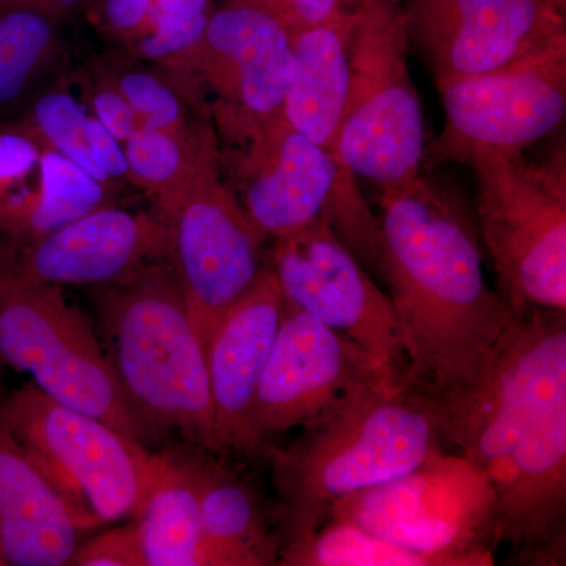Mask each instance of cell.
<instances>
[{"instance_id":"6da1fadb","label":"cell","mask_w":566,"mask_h":566,"mask_svg":"<svg viewBox=\"0 0 566 566\" xmlns=\"http://www.w3.org/2000/svg\"><path fill=\"white\" fill-rule=\"evenodd\" d=\"M381 271L403 345V385L441 423L483 381L516 314L488 286L474 227L453 197L419 178L379 189Z\"/></svg>"},{"instance_id":"7a4b0ae2","label":"cell","mask_w":566,"mask_h":566,"mask_svg":"<svg viewBox=\"0 0 566 566\" xmlns=\"http://www.w3.org/2000/svg\"><path fill=\"white\" fill-rule=\"evenodd\" d=\"M444 444L441 416L422 395L382 381L354 387L289 449L268 452L282 546L314 534L335 502L409 474Z\"/></svg>"},{"instance_id":"3957f363","label":"cell","mask_w":566,"mask_h":566,"mask_svg":"<svg viewBox=\"0 0 566 566\" xmlns=\"http://www.w3.org/2000/svg\"><path fill=\"white\" fill-rule=\"evenodd\" d=\"M112 365L142 427L180 431L216 452L202 338L172 266L150 263L96 294Z\"/></svg>"},{"instance_id":"277c9868","label":"cell","mask_w":566,"mask_h":566,"mask_svg":"<svg viewBox=\"0 0 566 566\" xmlns=\"http://www.w3.org/2000/svg\"><path fill=\"white\" fill-rule=\"evenodd\" d=\"M234 182L255 229L286 237L326 219L357 259L381 266L378 216L365 202L356 177L335 156L294 129L283 115L219 126Z\"/></svg>"},{"instance_id":"5b68a950","label":"cell","mask_w":566,"mask_h":566,"mask_svg":"<svg viewBox=\"0 0 566 566\" xmlns=\"http://www.w3.org/2000/svg\"><path fill=\"white\" fill-rule=\"evenodd\" d=\"M476 216L499 294L515 314L566 312V156L476 153Z\"/></svg>"},{"instance_id":"8992f818","label":"cell","mask_w":566,"mask_h":566,"mask_svg":"<svg viewBox=\"0 0 566 566\" xmlns=\"http://www.w3.org/2000/svg\"><path fill=\"white\" fill-rule=\"evenodd\" d=\"M408 57L401 7L394 0H360L354 9L338 159L379 189L423 174L427 133Z\"/></svg>"},{"instance_id":"52a82bcc","label":"cell","mask_w":566,"mask_h":566,"mask_svg":"<svg viewBox=\"0 0 566 566\" xmlns=\"http://www.w3.org/2000/svg\"><path fill=\"white\" fill-rule=\"evenodd\" d=\"M0 433L28 453L91 528L136 516L164 461L35 385L22 386L0 405Z\"/></svg>"},{"instance_id":"ba28073f","label":"cell","mask_w":566,"mask_h":566,"mask_svg":"<svg viewBox=\"0 0 566 566\" xmlns=\"http://www.w3.org/2000/svg\"><path fill=\"white\" fill-rule=\"evenodd\" d=\"M0 357L48 397L142 442V427L87 316L61 286L24 277L0 252Z\"/></svg>"},{"instance_id":"9c48e42d","label":"cell","mask_w":566,"mask_h":566,"mask_svg":"<svg viewBox=\"0 0 566 566\" xmlns=\"http://www.w3.org/2000/svg\"><path fill=\"white\" fill-rule=\"evenodd\" d=\"M329 517L442 566L494 565L497 497L485 472L460 453L439 449L409 474L335 502Z\"/></svg>"},{"instance_id":"30bf717a","label":"cell","mask_w":566,"mask_h":566,"mask_svg":"<svg viewBox=\"0 0 566 566\" xmlns=\"http://www.w3.org/2000/svg\"><path fill=\"white\" fill-rule=\"evenodd\" d=\"M444 128L424 164L476 153H523L556 132L566 114V39L502 69L436 82Z\"/></svg>"},{"instance_id":"8fae6325","label":"cell","mask_w":566,"mask_h":566,"mask_svg":"<svg viewBox=\"0 0 566 566\" xmlns=\"http://www.w3.org/2000/svg\"><path fill=\"white\" fill-rule=\"evenodd\" d=\"M221 158L205 164L169 203L163 222L169 260L203 346L212 327L264 270L263 237L219 174Z\"/></svg>"},{"instance_id":"7c38bea8","label":"cell","mask_w":566,"mask_h":566,"mask_svg":"<svg viewBox=\"0 0 566 566\" xmlns=\"http://www.w3.org/2000/svg\"><path fill=\"white\" fill-rule=\"evenodd\" d=\"M271 268L286 304L359 346L386 382L405 386L406 360L392 301L326 219L277 238Z\"/></svg>"},{"instance_id":"4fadbf2b","label":"cell","mask_w":566,"mask_h":566,"mask_svg":"<svg viewBox=\"0 0 566 566\" xmlns=\"http://www.w3.org/2000/svg\"><path fill=\"white\" fill-rule=\"evenodd\" d=\"M401 11L434 82L502 69L566 39L565 0H406Z\"/></svg>"},{"instance_id":"5bb4252c","label":"cell","mask_w":566,"mask_h":566,"mask_svg":"<svg viewBox=\"0 0 566 566\" xmlns=\"http://www.w3.org/2000/svg\"><path fill=\"white\" fill-rule=\"evenodd\" d=\"M370 381L386 382L359 346L285 303L253 401L248 453L259 452L274 436L303 428L354 387Z\"/></svg>"},{"instance_id":"9a60e30c","label":"cell","mask_w":566,"mask_h":566,"mask_svg":"<svg viewBox=\"0 0 566 566\" xmlns=\"http://www.w3.org/2000/svg\"><path fill=\"white\" fill-rule=\"evenodd\" d=\"M182 69L214 96L218 125L282 115L294 70L292 29L273 10L230 0L211 14Z\"/></svg>"},{"instance_id":"2e32d148","label":"cell","mask_w":566,"mask_h":566,"mask_svg":"<svg viewBox=\"0 0 566 566\" xmlns=\"http://www.w3.org/2000/svg\"><path fill=\"white\" fill-rule=\"evenodd\" d=\"M495 497V545L509 543L523 564L565 560L566 378L528 416Z\"/></svg>"},{"instance_id":"e0dca14e","label":"cell","mask_w":566,"mask_h":566,"mask_svg":"<svg viewBox=\"0 0 566 566\" xmlns=\"http://www.w3.org/2000/svg\"><path fill=\"white\" fill-rule=\"evenodd\" d=\"M285 314V297L273 268L218 319L205 342L216 452L248 453L249 422L256 389Z\"/></svg>"},{"instance_id":"ac0fdd59","label":"cell","mask_w":566,"mask_h":566,"mask_svg":"<svg viewBox=\"0 0 566 566\" xmlns=\"http://www.w3.org/2000/svg\"><path fill=\"white\" fill-rule=\"evenodd\" d=\"M169 249L163 219L98 208L7 255L33 282L103 286L153 260L169 259Z\"/></svg>"},{"instance_id":"d6986e66","label":"cell","mask_w":566,"mask_h":566,"mask_svg":"<svg viewBox=\"0 0 566 566\" xmlns=\"http://www.w3.org/2000/svg\"><path fill=\"white\" fill-rule=\"evenodd\" d=\"M88 528L28 453L0 433V565H69Z\"/></svg>"},{"instance_id":"ffe728a7","label":"cell","mask_w":566,"mask_h":566,"mask_svg":"<svg viewBox=\"0 0 566 566\" xmlns=\"http://www.w3.org/2000/svg\"><path fill=\"white\" fill-rule=\"evenodd\" d=\"M354 9L293 31L294 70L282 109L294 129L337 159L348 98Z\"/></svg>"},{"instance_id":"44dd1931","label":"cell","mask_w":566,"mask_h":566,"mask_svg":"<svg viewBox=\"0 0 566 566\" xmlns=\"http://www.w3.org/2000/svg\"><path fill=\"white\" fill-rule=\"evenodd\" d=\"M192 472L212 564L277 565L281 536L270 531L251 488L219 465L192 461Z\"/></svg>"},{"instance_id":"7402d4cb","label":"cell","mask_w":566,"mask_h":566,"mask_svg":"<svg viewBox=\"0 0 566 566\" xmlns=\"http://www.w3.org/2000/svg\"><path fill=\"white\" fill-rule=\"evenodd\" d=\"M145 566H214L193 482L192 461L164 457L161 471L133 517Z\"/></svg>"},{"instance_id":"603a6c76","label":"cell","mask_w":566,"mask_h":566,"mask_svg":"<svg viewBox=\"0 0 566 566\" xmlns=\"http://www.w3.org/2000/svg\"><path fill=\"white\" fill-rule=\"evenodd\" d=\"M128 169L145 189L155 193L159 208L174 200L205 164L218 158V140L210 129L170 134L136 129L126 139Z\"/></svg>"},{"instance_id":"cb8c5ba5","label":"cell","mask_w":566,"mask_h":566,"mask_svg":"<svg viewBox=\"0 0 566 566\" xmlns=\"http://www.w3.org/2000/svg\"><path fill=\"white\" fill-rule=\"evenodd\" d=\"M277 565L442 566L438 558L386 542L344 517H329L314 534L283 545Z\"/></svg>"},{"instance_id":"d4e9b609","label":"cell","mask_w":566,"mask_h":566,"mask_svg":"<svg viewBox=\"0 0 566 566\" xmlns=\"http://www.w3.org/2000/svg\"><path fill=\"white\" fill-rule=\"evenodd\" d=\"M59 20L0 0V104L20 98L54 61Z\"/></svg>"},{"instance_id":"484cf974","label":"cell","mask_w":566,"mask_h":566,"mask_svg":"<svg viewBox=\"0 0 566 566\" xmlns=\"http://www.w3.org/2000/svg\"><path fill=\"white\" fill-rule=\"evenodd\" d=\"M40 163V197L28 216L35 238L98 210L104 199L102 182L59 151L44 153Z\"/></svg>"},{"instance_id":"4316f807","label":"cell","mask_w":566,"mask_h":566,"mask_svg":"<svg viewBox=\"0 0 566 566\" xmlns=\"http://www.w3.org/2000/svg\"><path fill=\"white\" fill-rule=\"evenodd\" d=\"M36 126L61 155L80 166L96 181H107V175L96 161L85 139V114L70 93L54 92L41 96L33 111Z\"/></svg>"},{"instance_id":"83f0119b","label":"cell","mask_w":566,"mask_h":566,"mask_svg":"<svg viewBox=\"0 0 566 566\" xmlns=\"http://www.w3.org/2000/svg\"><path fill=\"white\" fill-rule=\"evenodd\" d=\"M118 92L136 117L137 129H159L170 134L189 132L180 98L163 81L144 71H128L118 77Z\"/></svg>"},{"instance_id":"f1b7e54d","label":"cell","mask_w":566,"mask_h":566,"mask_svg":"<svg viewBox=\"0 0 566 566\" xmlns=\"http://www.w3.org/2000/svg\"><path fill=\"white\" fill-rule=\"evenodd\" d=\"M155 31L140 41L139 51L144 57L155 61L180 59L191 54L207 31L211 14L208 11L191 13L151 14Z\"/></svg>"},{"instance_id":"f546056e","label":"cell","mask_w":566,"mask_h":566,"mask_svg":"<svg viewBox=\"0 0 566 566\" xmlns=\"http://www.w3.org/2000/svg\"><path fill=\"white\" fill-rule=\"evenodd\" d=\"M69 565L145 566L134 523L112 528L80 545Z\"/></svg>"},{"instance_id":"4dcf8cb0","label":"cell","mask_w":566,"mask_h":566,"mask_svg":"<svg viewBox=\"0 0 566 566\" xmlns=\"http://www.w3.org/2000/svg\"><path fill=\"white\" fill-rule=\"evenodd\" d=\"M96 118L117 140H126L137 129L136 117L128 102L115 87H106L93 98Z\"/></svg>"},{"instance_id":"1f68e13d","label":"cell","mask_w":566,"mask_h":566,"mask_svg":"<svg viewBox=\"0 0 566 566\" xmlns=\"http://www.w3.org/2000/svg\"><path fill=\"white\" fill-rule=\"evenodd\" d=\"M359 2L360 0H283V18L293 32L322 24L340 11L353 10Z\"/></svg>"},{"instance_id":"d6a6232c","label":"cell","mask_w":566,"mask_h":566,"mask_svg":"<svg viewBox=\"0 0 566 566\" xmlns=\"http://www.w3.org/2000/svg\"><path fill=\"white\" fill-rule=\"evenodd\" d=\"M85 139L107 177L118 178L128 172L125 153L118 147L117 139L104 128L98 118L87 117L85 120Z\"/></svg>"},{"instance_id":"836d02e7","label":"cell","mask_w":566,"mask_h":566,"mask_svg":"<svg viewBox=\"0 0 566 566\" xmlns=\"http://www.w3.org/2000/svg\"><path fill=\"white\" fill-rule=\"evenodd\" d=\"M39 161L35 145L18 134H0V186L20 180Z\"/></svg>"},{"instance_id":"e575fe53","label":"cell","mask_w":566,"mask_h":566,"mask_svg":"<svg viewBox=\"0 0 566 566\" xmlns=\"http://www.w3.org/2000/svg\"><path fill=\"white\" fill-rule=\"evenodd\" d=\"M153 0H107V20L115 29L132 31L150 14Z\"/></svg>"},{"instance_id":"d590c367","label":"cell","mask_w":566,"mask_h":566,"mask_svg":"<svg viewBox=\"0 0 566 566\" xmlns=\"http://www.w3.org/2000/svg\"><path fill=\"white\" fill-rule=\"evenodd\" d=\"M9 2L32 7V9L43 11V13L61 21L71 10L80 7L84 0H9Z\"/></svg>"},{"instance_id":"8d00e7d4","label":"cell","mask_w":566,"mask_h":566,"mask_svg":"<svg viewBox=\"0 0 566 566\" xmlns=\"http://www.w3.org/2000/svg\"><path fill=\"white\" fill-rule=\"evenodd\" d=\"M210 0H153L150 14L208 11Z\"/></svg>"},{"instance_id":"74e56055","label":"cell","mask_w":566,"mask_h":566,"mask_svg":"<svg viewBox=\"0 0 566 566\" xmlns=\"http://www.w3.org/2000/svg\"><path fill=\"white\" fill-rule=\"evenodd\" d=\"M234 2L253 3V6L264 7V9L273 10L283 18V0H234Z\"/></svg>"},{"instance_id":"f35d334b","label":"cell","mask_w":566,"mask_h":566,"mask_svg":"<svg viewBox=\"0 0 566 566\" xmlns=\"http://www.w3.org/2000/svg\"><path fill=\"white\" fill-rule=\"evenodd\" d=\"M0 566H2V565H0Z\"/></svg>"}]
</instances>
